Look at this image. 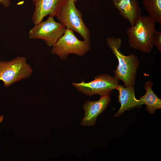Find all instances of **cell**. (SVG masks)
Wrapping results in <instances>:
<instances>
[{
    "label": "cell",
    "instance_id": "obj_12",
    "mask_svg": "<svg viewBox=\"0 0 161 161\" xmlns=\"http://www.w3.org/2000/svg\"><path fill=\"white\" fill-rule=\"evenodd\" d=\"M153 84L150 80H147L144 84L145 93L140 97L143 104L146 105V110L150 114H153L156 110L161 109V99L153 91Z\"/></svg>",
    "mask_w": 161,
    "mask_h": 161
},
{
    "label": "cell",
    "instance_id": "obj_10",
    "mask_svg": "<svg viewBox=\"0 0 161 161\" xmlns=\"http://www.w3.org/2000/svg\"><path fill=\"white\" fill-rule=\"evenodd\" d=\"M115 89L119 92L118 98L121 106L118 111L114 115L117 117L122 115L126 110H129L135 108H141L143 105L139 99H137L135 97V87H126L123 86L118 84Z\"/></svg>",
    "mask_w": 161,
    "mask_h": 161
},
{
    "label": "cell",
    "instance_id": "obj_14",
    "mask_svg": "<svg viewBox=\"0 0 161 161\" xmlns=\"http://www.w3.org/2000/svg\"><path fill=\"white\" fill-rule=\"evenodd\" d=\"M154 45L158 50L161 52V31H156L154 39Z\"/></svg>",
    "mask_w": 161,
    "mask_h": 161
},
{
    "label": "cell",
    "instance_id": "obj_17",
    "mask_svg": "<svg viewBox=\"0 0 161 161\" xmlns=\"http://www.w3.org/2000/svg\"><path fill=\"white\" fill-rule=\"evenodd\" d=\"M69 1H72L73 2H74L75 4L76 3V2H77V0H68Z\"/></svg>",
    "mask_w": 161,
    "mask_h": 161
},
{
    "label": "cell",
    "instance_id": "obj_8",
    "mask_svg": "<svg viewBox=\"0 0 161 161\" xmlns=\"http://www.w3.org/2000/svg\"><path fill=\"white\" fill-rule=\"evenodd\" d=\"M111 100L109 95H106L100 96L96 101L87 100L83 105L84 114L80 125L83 127L94 126L97 117L106 109Z\"/></svg>",
    "mask_w": 161,
    "mask_h": 161
},
{
    "label": "cell",
    "instance_id": "obj_2",
    "mask_svg": "<svg viewBox=\"0 0 161 161\" xmlns=\"http://www.w3.org/2000/svg\"><path fill=\"white\" fill-rule=\"evenodd\" d=\"M155 23L149 16L141 15L135 24L126 30L130 47L144 53L150 52L154 46Z\"/></svg>",
    "mask_w": 161,
    "mask_h": 161
},
{
    "label": "cell",
    "instance_id": "obj_13",
    "mask_svg": "<svg viewBox=\"0 0 161 161\" xmlns=\"http://www.w3.org/2000/svg\"><path fill=\"white\" fill-rule=\"evenodd\" d=\"M142 3L149 16L157 23H161V0H143Z\"/></svg>",
    "mask_w": 161,
    "mask_h": 161
},
{
    "label": "cell",
    "instance_id": "obj_1",
    "mask_svg": "<svg viewBox=\"0 0 161 161\" xmlns=\"http://www.w3.org/2000/svg\"><path fill=\"white\" fill-rule=\"evenodd\" d=\"M106 42L118 61L117 68L114 70V76L123 82L125 87H134L137 70L140 66L138 58L133 53L126 56L121 52L120 49L122 44L121 38L108 37Z\"/></svg>",
    "mask_w": 161,
    "mask_h": 161
},
{
    "label": "cell",
    "instance_id": "obj_6",
    "mask_svg": "<svg viewBox=\"0 0 161 161\" xmlns=\"http://www.w3.org/2000/svg\"><path fill=\"white\" fill-rule=\"evenodd\" d=\"M66 29L60 22L55 21L54 17L49 16L44 21H43L34 25L28 32L31 39L43 40L48 47H52L64 34Z\"/></svg>",
    "mask_w": 161,
    "mask_h": 161
},
{
    "label": "cell",
    "instance_id": "obj_11",
    "mask_svg": "<svg viewBox=\"0 0 161 161\" xmlns=\"http://www.w3.org/2000/svg\"><path fill=\"white\" fill-rule=\"evenodd\" d=\"M120 15L127 19L131 26L135 24L141 12L137 0H111Z\"/></svg>",
    "mask_w": 161,
    "mask_h": 161
},
{
    "label": "cell",
    "instance_id": "obj_3",
    "mask_svg": "<svg viewBox=\"0 0 161 161\" xmlns=\"http://www.w3.org/2000/svg\"><path fill=\"white\" fill-rule=\"evenodd\" d=\"M75 4L66 0L56 15V18L69 29L79 33L83 40L91 45L89 30L83 21L81 13Z\"/></svg>",
    "mask_w": 161,
    "mask_h": 161
},
{
    "label": "cell",
    "instance_id": "obj_5",
    "mask_svg": "<svg viewBox=\"0 0 161 161\" xmlns=\"http://www.w3.org/2000/svg\"><path fill=\"white\" fill-rule=\"evenodd\" d=\"M32 72L24 57H18L8 61H0V80L5 86L28 78Z\"/></svg>",
    "mask_w": 161,
    "mask_h": 161
},
{
    "label": "cell",
    "instance_id": "obj_7",
    "mask_svg": "<svg viewBox=\"0 0 161 161\" xmlns=\"http://www.w3.org/2000/svg\"><path fill=\"white\" fill-rule=\"evenodd\" d=\"M119 80L114 76L100 74L95 76L94 80L89 82L85 83L82 80L80 83H72V85L86 95H98L101 96L109 95L119 84Z\"/></svg>",
    "mask_w": 161,
    "mask_h": 161
},
{
    "label": "cell",
    "instance_id": "obj_9",
    "mask_svg": "<svg viewBox=\"0 0 161 161\" xmlns=\"http://www.w3.org/2000/svg\"><path fill=\"white\" fill-rule=\"evenodd\" d=\"M66 0H32L34 9L31 18L34 25L49 15L55 16Z\"/></svg>",
    "mask_w": 161,
    "mask_h": 161
},
{
    "label": "cell",
    "instance_id": "obj_4",
    "mask_svg": "<svg viewBox=\"0 0 161 161\" xmlns=\"http://www.w3.org/2000/svg\"><path fill=\"white\" fill-rule=\"evenodd\" d=\"M90 45L84 40H79L72 30L66 29L64 34L52 46L50 52L64 60L70 54L83 56L90 49Z\"/></svg>",
    "mask_w": 161,
    "mask_h": 161
},
{
    "label": "cell",
    "instance_id": "obj_16",
    "mask_svg": "<svg viewBox=\"0 0 161 161\" xmlns=\"http://www.w3.org/2000/svg\"><path fill=\"white\" fill-rule=\"evenodd\" d=\"M3 116L0 115V123L3 120Z\"/></svg>",
    "mask_w": 161,
    "mask_h": 161
},
{
    "label": "cell",
    "instance_id": "obj_15",
    "mask_svg": "<svg viewBox=\"0 0 161 161\" xmlns=\"http://www.w3.org/2000/svg\"><path fill=\"white\" fill-rule=\"evenodd\" d=\"M10 3V0H0V4L5 7H8Z\"/></svg>",
    "mask_w": 161,
    "mask_h": 161
}]
</instances>
